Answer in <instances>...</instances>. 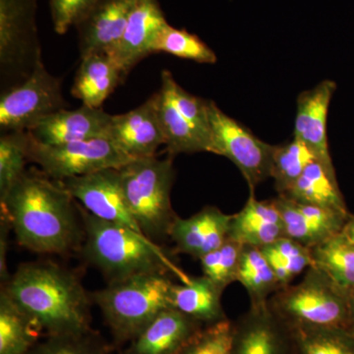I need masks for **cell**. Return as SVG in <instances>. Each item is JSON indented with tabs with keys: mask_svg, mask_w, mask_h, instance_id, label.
<instances>
[{
	"mask_svg": "<svg viewBox=\"0 0 354 354\" xmlns=\"http://www.w3.org/2000/svg\"><path fill=\"white\" fill-rule=\"evenodd\" d=\"M0 205L18 244L32 252L67 255L83 244L75 199L44 174L26 171Z\"/></svg>",
	"mask_w": 354,
	"mask_h": 354,
	"instance_id": "6da1fadb",
	"label": "cell"
},
{
	"mask_svg": "<svg viewBox=\"0 0 354 354\" xmlns=\"http://www.w3.org/2000/svg\"><path fill=\"white\" fill-rule=\"evenodd\" d=\"M1 290L39 324L46 335L91 328V295L73 272L51 262L20 265Z\"/></svg>",
	"mask_w": 354,
	"mask_h": 354,
	"instance_id": "7a4b0ae2",
	"label": "cell"
},
{
	"mask_svg": "<svg viewBox=\"0 0 354 354\" xmlns=\"http://www.w3.org/2000/svg\"><path fill=\"white\" fill-rule=\"evenodd\" d=\"M84 228L83 252L86 259L106 277L109 283L145 274H169L183 283L191 277L167 254L136 230L101 220L79 207Z\"/></svg>",
	"mask_w": 354,
	"mask_h": 354,
	"instance_id": "3957f363",
	"label": "cell"
},
{
	"mask_svg": "<svg viewBox=\"0 0 354 354\" xmlns=\"http://www.w3.org/2000/svg\"><path fill=\"white\" fill-rule=\"evenodd\" d=\"M174 283L167 274H145L109 283L92 293L114 339L132 342L165 309L171 307Z\"/></svg>",
	"mask_w": 354,
	"mask_h": 354,
	"instance_id": "277c9868",
	"label": "cell"
},
{
	"mask_svg": "<svg viewBox=\"0 0 354 354\" xmlns=\"http://www.w3.org/2000/svg\"><path fill=\"white\" fill-rule=\"evenodd\" d=\"M118 171L128 209L143 234L153 241L169 236L177 218L171 206L174 158H137Z\"/></svg>",
	"mask_w": 354,
	"mask_h": 354,
	"instance_id": "5b68a950",
	"label": "cell"
},
{
	"mask_svg": "<svg viewBox=\"0 0 354 354\" xmlns=\"http://www.w3.org/2000/svg\"><path fill=\"white\" fill-rule=\"evenodd\" d=\"M270 308L290 328L300 326L351 329L348 292L311 266L304 279L274 292Z\"/></svg>",
	"mask_w": 354,
	"mask_h": 354,
	"instance_id": "8992f818",
	"label": "cell"
},
{
	"mask_svg": "<svg viewBox=\"0 0 354 354\" xmlns=\"http://www.w3.org/2000/svg\"><path fill=\"white\" fill-rule=\"evenodd\" d=\"M37 7L38 0H0V70L9 88L25 81L41 60Z\"/></svg>",
	"mask_w": 354,
	"mask_h": 354,
	"instance_id": "52a82bcc",
	"label": "cell"
},
{
	"mask_svg": "<svg viewBox=\"0 0 354 354\" xmlns=\"http://www.w3.org/2000/svg\"><path fill=\"white\" fill-rule=\"evenodd\" d=\"M209 152L232 160L241 171L250 192L271 178L272 157L276 146L258 138L248 128L221 111L209 101Z\"/></svg>",
	"mask_w": 354,
	"mask_h": 354,
	"instance_id": "ba28073f",
	"label": "cell"
},
{
	"mask_svg": "<svg viewBox=\"0 0 354 354\" xmlns=\"http://www.w3.org/2000/svg\"><path fill=\"white\" fill-rule=\"evenodd\" d=\"M130 160L106 137L50 146L38 143L30 136L29 162L38 165L53 180L118 169Z\"/></svg>",
	"mask_w": 354,
	"mask_h": 354,
	"instance_id": "9c48e42d",
	"label": "cell"
},
{
	"mask_svg": "<svg viewBox=\"0 0 354 354\" xmlns=\"http://www.w3.org/2000/svg\"><path fill=\"white\" fill-rule=\"evenodd\" d=\"M62 81L39 60L31 75L6 90L0 99V128L3 133L29 131L50 114L66 109Z\"/></svg>",
	"mask_w": 354,
	"mask_h": 354,
	"instance_id": "30bf717a",
	"label": "cell"
},
{
	"mask_svg": "<svg viewBox=\"0 0 354 354\" xmlns=\"http://www.w3.org/2000/svg\"><path fill=\"white\" fill-rule=\"evenodd\" d=\"M59 183L91 215L143 234L128 209L118 169H102Z\"/></svg>",
	"mask_w": 354,
	"mask_h": 354,
	"instance_id": "8fae6325",
	"label": "cell"
},
{
	"mask_svg": "<svg viewBox=\"0 0 354 354\" xmlns=\"http://www.w3.org/2000/svg\"><path fill=\"white\" fill-rule=\"evenodd\" d=\"M230 354H297L290 328L269 304L250 305L234 323Z\"/></svg>",
	"mask_w": 354,
	"mask_h": 354,
	"instance_id": "7c38bea8",
	"label": "cell"
},
{
	"mask_svg": "<svg viewBox=\"0 0 354 354\" xmlns=\"http://www.w3.org/2000/svg\"><path fill=\"white\" fill-rule=\"evenodd\" d=\"M109 138L131 160L155 157L165 136L158 120L157 93L138 108L113 115Z\"/></svg>",
	"mask_w": 354,
	"mask_h": 354,
	"instance_id": "4fadbf2b",
	"label": "cell"
},
{
	"mask_svg": "<svg viewBox=\"0 0 354 354\" xmlns=\"http://www.w3.org/2000/svg\"><path fill=\"white\" fill-rule=\"evenodd\" d=\"M337 85L325 80L311 90L301 93L297 99L293 138L308 147L316 160L335 176L328 142V114Z\"/></svg>",
	"mask_w": 354,
	"mask_h": 354,
	"instance_id": "5bb4252c",
	"label": "cell"
},
{
	"mask_svg": "<svg viewBox=\"0 0 354 354\" xmlns=\"http://www.w3.org/2000/svg\"><path fill=\"white\" fill-rule=\"evenodd\" d=\"M113 115L102 108L84 106L62 109L39 121L29 130L30 136L44 145H62L95 138H109Z\"/></svg>",
	"mask_w": 354,
	"mask_h": 354,
	"instance_id": "9a60e30c",
	"label": "cell"
},
{
	"mask_svg": "<svg viewBox=\"0 0 354 354\" xmlns=\"http://www.w3.org/2000/svg\"><path fill=\"white\" fill-rule=\"evenodd\" d=\"M167 24L158 0H136L122 38L109 53L125 75L141 60L152 55L153 44Z\"/></svg>",
	"mask_w": 354,
	"mask_h": 354,
	"instance_id": "2e32d148",
	"label": "cell"
},
{
	"mask_svg": "<svg viewBox=\"0 0 354 354\" xmlns=\"http://www.w3.org/2000/svg\"><path fill=\"white\" fill-rule=\"evenodd\" d=\"M136 0H97L77 23L81 58L111 53L120 43Z\"/></svg>",
	"mask_w": 354,
	"mask_h": 354,
	"instance_id": "e0dca14e",
	"label": "cell"
},
{
	"mask_svg": "<svg viewBox=\"0 0 354 354\" xmlns=\"http://www.w3.org/2000/svg\"><path fill=\"white\" fill-rule=\"evenodd\" d=\"M272 201L283 216L286 236L310 249L341 234L351 215L301 204L283 195H279Z\"/></svg>",
	"mask_w": 354,
	"mask_h": 354,
	"instance_id": "ac0fdd59",
	"label": "cell"
},
{
	"mask_svg": "<svg viewBox=\"0 0 354 354\" xmlns=\"http://www.w3.org/2000/svg\"><path fill=\"white\" fill-rule=\"evenodd\" d=\"M232 218V215L223 213L216 207L207 206L190 218L177 216L169 236L177 252L199 260L227 241Z\"/></svg>",
	"mask_w": 354,
	"mask_h": 354,
	"instance_id": "d6986e66",
	"label": "cell"
},
{
	"mask_svg": "<svg viewBox=\"0 0 354 354\" xmlns=\"http://www.w3.org/2000/svg\"><path fill=\"white\" fill-rule=\"evenodd\" d=\"M203 324L169 307L132 342L124 354H178Z\"/></svg>",
	"mask_w": 354,
	"mask_h": 354,
	"instance_id": "ffe728a7",
	"label": "cell"
},
{
	"mask_svg": "<svg viewBox=\"0 0 354 354\" xmlns=\"http://www.w3.org/2000/svg\"><path fill=\"white\" fill-rule=\"evenodd\" d=\"M286 236L285 223L272 200L259 201L250 192L246 204L232 215L228 239L262 248Z\"/></svg>",
	"mask_w": 354,
	"mask_h": 354,
	"instance_id": "44dd1931",
	"label": "cell"
},
{
	"mask_svg": "<svg viewBox=\"0 0 354 354\" xmlns=\"http://www.w3.org/2000/svg\"><path fill=\"white\" fill-rule=\"evenodd\" d=\"M123 70L109 53H93L81 58L71 94L82 101L84 106L102 108L125 78Z\"/></svg>",
	"mask_w": 354,
	"mask_h": 354,
	"instance_id": "7402d4cb",
	"label": "cell"
},
{
	"mask_svg": "<svg viewBox=\"0 0 354 354\" xmlns=\"http://www.w3.org/2000/svg\"><path fill=\"white\" fill-rule=\"evenodd\" d=\"M223 292L207 277L190 278L181 285L174 283L171 307L204 326L211 325L227 319L221 304Z\"/></svg>",
	"mask_w": 354,
	"mask_h": 354,
	"instance_id": "603a6c76",
	"label": "cell"
},
{
	"mask_svg": "<svg viewBox=\"0 0 354 354\" xmlns=\"http://www.w3.org/2000/svg\"><path fill=\"white\" fill-rule=\"evenodd\" d=\"M283 195L292 201L349 214L342 197L337 176L314 160Z\"/></svg>",
	"mask_w": 354,
	"mask_h": 354,
	"instance_id": "cb8c5ba5",
	"label": "cell"
},
{
	"mask_svg": "<svg viewBox=\"0 0 354 354\" xmlns=\"http://www.w3.org/2000/svg\"><path fill=\"white\" fill-rule=\"evenodd\" d=\"M44 335L39 324L0 292V354H28Z\"/></svg>",
	"mask_w": 354,
	"mask_h": 354,
	"instance_id": "d4e9b609",
	"label": "cell"
},
{
	"mask_svg": "<svg viewBox=\"0 0 354 354\" xmlns=\"http://www.w3.org/2000/svg\"><path fill=\"white\" fill-rule=\"evenodd\" d=\"M157 111L169 157L179 153L209 152L208 140L179 113L162 88L157 92Z\"/></svg>",
	"mask_w": 354,
	"mask_h": 354,
	"instance_id": "484cf974",
	"label": "cell"
},
{
	"mask_svg": "<svg viewBox=\"0 0 354 354\" xmlns=\"http://www.w3.org/2000/svg\"><path fill=\"white\" fill-rule=\"evenodd\" d=\"M311 251L314 267L325 272L342 290H354V242L339 234Z\"/></svg>",
	"mask_w": 354,
	"mask_h": 354,
	"instance_id": "4316f807",
	"label": "cell"
},
{
	"mask_svg": "<svg viewBox=\"0 0 354 354\" xmlns=\"http://www.w3.org/2000/svg\"><path fill=\"white\" fill-rule=\"evenodd\" d=\"M236 281L245 288L250 305L267 304L279 290L278 279L267 258L258 247L243 245Z\"/></svg>",
	"mask_w": 354,
	"mask_h": 354,
	"instance_id": "83f0119b",
	"label": "cell"
},
{
	"mask_svg": "<svg viewBox=\"0 0 354 354\" xmlns=\"http://www.w3.org/2000/svg\"><path fill=\"white\" fill-rule=\"evenodd\" d=\"M297 354H354V335L342 327L290 328Z\"/></svg>",
	"mask_w": 354,
	"mask_h": 354,
	"instance_id": "f1b7e54d",
	"label": "cell"
},
{
	"mask_svg": "<svg viewBox=\"0 0 354 354\" xmlns=\"http://www.w3.org/2000/svg\"><path fill=\"white\" fill-rule=\"evenodd\" d=\"M260 249L274 270L281 288L291 285L298 274L313 266L310 248L288 237Z\"/></svg>",
	"mask_w": 354,
	"mask_h": 354,
	"instance_id": "f546056e",
	"label": "cell"
},
{
	"mask_svg": "<svg viewBox=\"0 0 354 354\" xmlns=\"http://www.w3.org/2000/svg\"><path fill=\"white\" fill-rule=\"evenodd\" d=\"M314 160H317L314 153L299 140L293 138L288 143L276 146L271 178L274 179L279 194H285Z\"/></svg>",
	"mask_w": 354,
	"mask_h": 354,
	"instance_id": "4dcf8cb0",
	"label": "cell"
},
{
	"mask_svg": "<svg viewBox=\"0 0 354 354\" xmlns=\"http://www.w3.org/2000/svg\"><path fill=\"white\" fill-rule=\"evenodd\" d=\"M30 135L27 131L7 132L0 138V199L25 174L29 160Z\"/></svg>",
	"mask_w": 354,
	"mask_h": 354,
	"instance_id": "1f68e13d",
	"label": "cell"
},
{
	"mask_svg": "<svg viewBox=\"0 0 354 354\" xmlns=\"http://www.w3.org/2000/svg\"><path fill=\"white\" fill-rule=\"evenodd\" d=\"M165 53L198 64H214L216 55L196 35L167 24L153 46V53Z\"/></svg>",
	"mask_w": 354,
	"mask_h": 354,
	"instance_id": "d6a6232c",
	"label": "cell"
},
{
	"mask_svg": "<svg viewBox=\"0 0 354 354\" xmlns=\"http://www.w3.org/2000/svg\"><path fill=\"white\" fill-rule=\"evenodd\" d=\"M243 245L228 239L223 245L200 258L203 276L225 291L237 279Z\"/></svg>",
	"mask_w": 354,
	"mask_h": 354,
	"instance_id": "836d02e7",
	"label": "cell"
},
{
	"mask_svg": "<svg viewBox=\"0 0 354 354\" xmlns=\"http://www.w3.org/2000/svg\"><path fill=\"white\" fill-rule=\"evenodd\" d=\"M160 88L167 93L179 113L208 140L209 147V101L186 92L167 70L162 72Z\"/></svg>",
	"mask_w": 354,
	"mask_h": 354,
	"instance_id": "e575fe53",
	"label": "cell"
},
{
	"mask_svg": "<svg viewBox=\"0 0 354 354\" xmlns=\"http://www.w3.org/2000/svg\"><path fill=\"white\" fill-rule=\"evenodd\" d=\"M106 341L95 332L88 330L79 334L46 335L28 354H109Z\"/></svg>",
	"mask_w": 354,
	"mask_h": 354,
	"instance_id": "d590c367",
	"label": "cell"
},
{
	"mask_svg": "<svg viewBox=\"0 0 354 354\" xmlns=\"http://www.w3.org/2000/svg\"><path fill=\"white\" fill-rule=\"evenodd\" d=\"M232 335L234 323L228 319L204 326L178 354H230Z\"/></svg>",
	"mask_w": 354,
	"mask_h": 354,
	"instance_id": "8d00e7d4",
	"label": "cell"
},
{
	"mask_svg": "<svg viewBox=\"0 0 354 354\" xmlns=\"http://www.w3.org/2000/svg\"><path fill=\"white\" fill-rule=\"evenodd\" d=\"M97 0H50V14L53 28L58 35L75 27L84 16L97 3Z\"/></svg>",
	"mask_w": 354,
	"mask_h": 354,
	"instance_id": "74e56055",
	"label": "cell"
},
{
	"mask_svg": "<svg viewBox=\"0 0 354 354\" xmlns=\"http://www.w3.org/2000/svg\"><path fill=\"white\" fill-rule=\"evenodd\" d=\"M12 232L10 223L3 213L0 214V278L2 285L10 278L7 267V252H8L9 234Z\"/></svg>",
	"mask_w": 354,
	"mask_h": 354,
	"instance_id": "f35d334b",
	"label": "cell"
},
{
	"mask_svg": "<svg viewBox=\"0 0 354 354\" xmlns=\"http://www.w3.org/2000/svg\"><path fill=\"white\" fill-rule=\"evenodd\" d=\"M342 234L349 241L354 242V216L349 215L348 220L346 221V225L342 228Z\"/></svg>",
	"mask_w": 354,
	"mask_h": 354,
	"instance_id": "ab89813d",
	"label": "cell"
},
{
	"mask_svg": "<svg viewBox=\"0 0 354 354\" xmlns=\"http://www.w3.org/2000/svg\"><path fill=\"white\" fill-rule=\"evenodd\" d=\"M349 314H351V329L354 327V290L348 292Z\"/></svg>",
	"mask_w": 354,
	"mask_h": 354,
	"instance_id": "60d3db41",
	"label": "cell"
},
{
	"mask_svg": "<svg viewBox=\"0 0 354 354\" xmlns=\"http://www.w3.org/2000/svg\"><path fill=\"white\" fill-rule=\"evenodd\" d=\"M351 332H353V334L354 335V327L351 328Z\"/></svg>",
	"mask_w": 354,
	"mask_h": 354,
	"instance_id": "b9f144b4",
	"label": "cell"
},
{
	"mask_svg": "<svg viewBox=\"0 0 354 354\" xmlns=\"http://www.w3.org/2000/svg\"><path fill=\"white\" fill-rule=\"evenodd\" d=\"M122 354H124V353H122Z\"/></svg>",
	"mask_w": 354,
	"mask_h": 354,
	"instance_id": "7bdbcfd3",
	"label": "cell"
}]
</instances>
